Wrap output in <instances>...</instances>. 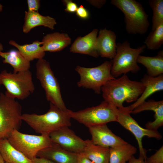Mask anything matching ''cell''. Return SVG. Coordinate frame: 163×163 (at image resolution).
<instances>
[{
	"instance_id": "1",
	"label": "cell",
	"mask_w": 163,
	"mask_h": 163,
	"mask_svg": "<svg viewBox=\"0 0 163 163\" xmlns=\"http://www.w3.org/2000/svg\"><path fill=\"white\" fill-rule=\"evenodd\" d=\"M145 88L141 81L131 80L126 74L110 80L101 88L104 101L118 109L124 106V102H135Z\"/></svg>"
},
{
	"instance_id": "2",
	"label": "cell",
	"mask_w": 163,
	"mask_h": 163,
	"mask_svg": "<svg viewBox=\"0 0 163 163\" xmlns=\"http://www.w3.org/2000/svg\"><path fill=\"white\" fill-rule=\"evenodd\" d=\"M67 111L50 103V108L44 114L25 113L22 114L21 118L37 133L49 135L62 127L71 125V118Z\"/></svg>"
},
{
	"instance_id": "3",
	"label": "cell",
	"mask_w": 163,
	"mask_h": 163,
	"mask_svg": "<svg viewBox=\"0 0 163 163\" xmlns=\"http://www.w3.org/2000/svg\"><path fill=\"white\" fill-rule=\"evenodd\" d=\"M111 3L123 14L128 34H143L148 31L149 15L140 2L135 0H112Z\"/></svg>"
},
{
	"instance_id": "4",
	"label": "cell",
	"mask_w": 163,
	"mask_h": 163,
	"mask_svg": "<svg viewBox=\"0 0 163 163\" xmlns=\"http://www.w3.org/2000/svg\"><path fill=\"white\" fill-rule=\"evenodd\" d=\"M115 56L111 61V73L116 78L122 74H126L131 72L136 73L140 70L138 64L137 58L146 48L145 45L136 48H132L129 43L126 40L122 43H117Z\"/></svg>"
},
{
	"instance_id": "5",
	"label": "cell",
	"mask_w": 163,
	"mask_h": 163,
	"mask_svg": "<svg viewBox=\"0 0 163 163\" xmlns=\"http://www.w3.org/2000/svg\"><path fill=\"white\" fill-rule=\"evenodd\" d=\"M0 85L5 87V93L8 95L21 100L28 97L35 89L29 70L17 73L3 70L0 73Z\"/></svg>"
},
{
	"instance_id": "6",
	"label": "cell",
	"mask_w": 163,
	"mask_h": 163,
	"mask_svg": "<svg viewBox=\"0 0 163 163\" xmlns=\"http://www.w3.org/2000/svg\"><path fill=\"white\" fill-rule=\"evenodd\" d=\"M22 107L15 99L0 93V140L7 139L21 126Z\"/></svg>"
},
{
	"instance_id": "7",
	"label": "cell",
	"mask_w": 163,
	"mask_h": 163,
	"mask_svg": "<svg viewBox=\"0 0 163 163\" xmlns=\"http://www.w3.org/2000/svg\"><path fill=\"white\" fill-rule=\"evenodd\" d=\"M36 66V77L45 91L47 101L60 110L67 111L68 109L62 99L59 83L50 63L41 59L38 60Z\"/></svg>"
},
{
	"instance_id": "8",
	"label": "cell",
	"mask_w": 163,
	"mask_h": 163,
	"mask_svg": "<svg viewBox=\"0 0 163 163\" xmlns=\"http://www.w3.org/2000/svg\"><path fill=\"white\" fill-rule=\"evenodd\" d=\"M111 61H108L94 67L77 66L75 70L80 76L78 86L92 89L96 93L100 94L102 86L108 81L115 78L111 74Z\"/></svg>"
},
{
	"instance_id": "9",
	"label": "cell",
	"mask_w": 163,
	"mask_h": 163,
	"mask_svg": "<svg viewBox=\"0 0 163 163\" xmlns=\"http://www.w3.org/2000/svg\"><path fill=\"white\" fill-rule=\"evenodd\" d=\"M67 113L72 118L88 127L117 121L113 107L105 101L99 105L76 112L68 109Z\"/></svg>"
},
{
	"instance_id": "10",
	"label": "cell",
	"mask_w": 163,
	"mask_h": 163,
	"mask_svg": "<svg viewBox=\"0 0 163 163\" xmlns=\"http://www.w3.org/2000/svg\"><path fill=\"white\" fill-rule=\"evenodd\" d=\"M7 139L12 146L31 160L36 157L39 151L53 143L48 135H30L18 130L13 131Z\"/></svg>"
},
{
	"instance_id": "11",
	"label": "cell",
	"mask_w": 163,
	"mask_h": 163,
	"mask_svg": "<svg viewBox=\"0 0 163 163\" xmlns=\"http://www.w3.org/2000/svg\"><path fill=\"white\" fill-rule=\"evenodd\" d=\"M112 107L117 116V122L134 135L139 146V157L145 161L147 158V151L143 146V138L144 136H147L159 140L162 138L161 135L157 130H152L141 127L131 116L130 112L126 109L125 107L121 109Z\"/></svg>"
},
{
	"instance_id": "12",
	"label": "cell",
	"mask_w": 163,
	"mask_h": 163,
	"mask_svg": "<svg viewBox=\"0 0 163 163\" xmlns=\"http://www.w3.org/2000/svg\"><path fill=\"white\" fill-rule=\"evenodd\" d=\"M68 126H64L50 133L49 136L53 143L64 149L76 154L83 152L86 144Z\"/></svg>"
},
{
	"instance_id": "13",
	"label": "cell",
	"mask_w": 163,
	"mask_h": 163,
	"mask_svg": "<svg viewBox=\"0 0 163 163\" xmlns=\"http://www.w3.org/2000/svg\"><path fill=\"white\" fill-rule=\"evenodd\" d=\"M88 128L91 136V140L95 145L110 148L127 143L114 134L107 124L94 125Z\"/></svg>"
},
{
	"instance_id": "14",
	"label": "cell",
	"mask_w": 163,
	"mask_h": 163,
	"mask_svg": "<svg viewBox=\"0 0 163 163\" xmlns=\"http://www.w3.org/2000/svg\"><path fill=\"white\" fill-rule=\"evenodd\" d=\"M97 29L83 37H77L71 45L70 51L89 55L97 58L99 56L97 47Z\"/></svg>"
},
{
	"instance_id": "15",
	"label": "cell",
	"mask_w": 163,
	"mask_h": 163,
	"mask_svg": "<svg viewBox=\"0 0 163 163\" xmlns=\"http://www.w3.org/2000/svg\"><path fill=\"white\" fill-rule=\"evenodd\" d=\"M117 36L114 32L105 28L100 29L97 37V47L99 56L112 59L116 55Z\"/></svg>"
},
{
	"instance_id": "16",
	"label": "cell",
	"mask_w": 163,
	"mask_h": 163,
	"mask_svg": "<svg viewBox=\"0 0 163 163\" xmlns=\"http://www.w3.org/2000/svg\"><path fill=\"white\" fill-rule=\"evenodd\" d=\"M78 154L72 152L53 142L50 146L39 151L36 157L48 158L55 163H76Z\"/></svg>"
},
{
	"instance_id": "17",
	"label": "cell",
	"mask_w": 163,
	"mask_h": 163,
	"mask_svg": "<svg viewBox=\"0 0 163 163\" xmlns=\"http://www.w3.org/2000/svg\"><path fill=\"white\" fill-rule=\"evenodd\" d=\"M147 110L154 112L155 120L147 123L145 124L146 128L157 130L163 125V101H157L151 100L145 101L133 109L131 113L135 114Z\"/></svg>"
},
{
	"instance_id": "18",
	"label": "cell",
	"mask_w": 163,
	"mask_h": 163,
	"mask_svg": "<svg viewBox=\"0 0 163 163\" xmlns=\"http://www.w3.org/2000/svg\"><path fill=\"white\" fill-rule=\"evenodd\" d=\"M144 84L145 88L140 96L133 104L125 107V109L130 113L135 108L145 101L152 94L163 90V74L155 77H151L147 74L144 75L141 81Z\"/></svg>"
},
{
	"instance_id": "19",
	"label": "cell",
	"mask_w": 163,
	"mask_h": 163,
	"mask_svg": "<svg viewBox=\"0 0 163 163\" xmlns=\"http://www.w3.org/2000/svg\"><path fill=\"white\" fill-rule=\"evenodd\" d=\"M56 24V19L49 16L42 15L38 11H25L22 30L24 33L27 34L34 28L39 26L53 30Z\"/></svg>"
},
{
	"instance_id": "20",
	"label": "cell",
	"mask_w": 163,
	"mask_h": 163,
	"mask_svg": "<svg viewBox=\"0 0 163 163\" xmlns=\"http://www.w3.org/2000/svg\"><path fill=\"white\" fill-rule=\"evenodd\" d=\"M41 42L45 52H55L62 50L70 45L71 39L67 34L56 32L46 35Z\"/></svg>"
},
{
	"instance_id": "21",
	"label": "cell",
	"mask_w": 163,
	"mask_h": 163,
	"mask_svg": "<svg viewBox=\"0 0 163 163\" xmlns=\"http://www.w3.org/2000/svg\"><path fill=\"white\" fill-rule=\"evenodd\" d=\"M9 44L15 47L21 54L30 62L35 59H43L45 55L43 50L41 41L36 40L31 44L20 45L13 40H11Z\"/></svg>"
},
{
	"instance_id": "22",
	"label": "cell",
	"mask_w": 163,
	"mask_h": 163,
	"mask_svg": "<svg viewBox=\"0 0 163 163\" xmlns=\"http://www.w3.org/2000/svg\"><path fill=\"white\" fill-rule=\"evenodd\" d=\"M138 63H140L146 69L148 75L153 77L163 74V51L158 52L154 56L139 55L137 58Z\"/></svg>"
},
{
	"instance_id": "23",
	"label": "cell",
	"mask_w": 163,
	"mask_h": 163,
	"mask_svg": "<svg viewBox=\"0 0 163 163\" xmlns=\"http://www.w3.org/2000/svg\"><path fill=\"white\" fill-rule=\"evenodd\" d=\"M0 153L5 162L32 163L31 160L12 146L7 139L0 140Z\"/></svg>"
},
{
	"instance_id": "24",
	"label": "cell",
	"mask_w": 163,
	"mask_h": 163,
	"mask_svg": "<svg viewBox=\"0 0 163 163\" xmlns=\"http://www.w3.org/2000/svg\"><path fill=\"white\" fill-rule=\"evenodd\" d=\"M0 56L4 63L10 65L13 69V72L17 73L29 70L30 62L18 50H12L1 52Z\"/></svg>"
},
{
	"instance_id": "25",
	"label": "cell",
	"mask_w": 163,
	"mask_h": 163,
	"mask_svg": "<svg viewBox=\"0 0 163 163\" xmlns=\"http://www.w3.org/2000/svg\"><path fill=\"white\" fill-rule=\"evenodd\" d=\"M83 153L94 163H109L110 148L93 144L91 140H85Z\"/></svg>"
},
{
	"instance_id": "26",
	"label": "cell",
	"mask_w": 163,
	"mask_h": 163,
	"mask_svg": "<svg viewBox=\"0 0 163 163\" xmlns=\"http://www.w3.org/2000/svg\"><path fill=\"white\" fill-rule=\"evenodd\" d=\"M136 152V148L128 142L110 148L109 163H126Z\"/></svg>"
},
{
	"instance_id": "27",
	"label": "cell",
	"mask_w": 163,
	"mask_h": 163,
	"mask_svg": "<svg viewBox=\"0 0 163 163\" xmlns=\"http://www.w3.org/2000/svg\"><path fill=\"white\" fill-rule=\"evenodd\" d=\"M144 43L149 50H158L161 47L163 44V23L149 32Z\"/></svg>"
},
{
	"instance_id": "28",
	"label": "cell",
	"mask_w": 163,
	"mask_h": 163,
	"mask_svg": "<svg viewBox=\"0 0 163 163\" xmlns=\"http://www.w3.org/2000/svg\"><path fill=\"white\" fill-rule=\"evenodd\" d=\"M149 4L153 11L152 30L163 23V0H150Z\"/></svg>"
},
{
	"instance_id": "29",
	"label": "cell",
	"mask_w": 163,
	"mask_h": 163,
	"mask_svg": "<svg viewBox=\"0 0 163 163\" xmlns=\"http://www.w3.org/2000/svg\"><path fill=\"white\" fill-rule=\"evenodd\" d=\"M146 163H163V146H162L156 152L145 161Z\"/></svg>"
},
{
	"instance_id": "30",
	"label": "cell",
	"mask_w": 163,
	"mask_h": 163,
	"mask_svg": "<svg viewBox=\"0 0 163 163\" xmlns=\"http://www.w3.org/2000/svg\"><path fill=\"white\" fill-rule=\"evenodd\" d=\"M64 4L66 6L65 10L66 11L71 13L75 12L78 8L77 4L70 0L62 1Z\"/></svg>"
},
{
	"instance_id": "31",
	"label": "cell",
	"mask_w": 163,
	"mask_h": 163,
	"mask_svg": "<svg viewBox=\"0 0 163 163\" xmlns=\"http://www.w3.org/2000/svg\"><path fill=\"white\" fill-rule=\"evenodd\" d=\"M28 11L38 12L40 6L39 0H27Z\"/></svg>"
},
{
	"instance_id": "32",
	"label": "cell",
	"mask_w": 163,
	"mask_h": 163,
	"mask_svg": "<svg viewBox=\"0 0 163 163\" xmlns=\"http://www.w3.org/2000/svg\"><path fill=\"white\" fill-rule=\"evenodd\" d=\"M75 13L78 17L84 20L88 19L90 15L88 11L82 5H81L79 7H78Z\"/></svg>"
},
{
	"instance_id": "33",
	"label": "cell",
	"mask_w": 163,
	"mask_h": 163,
	"mask_svg": "<svg viewBox=\"0 0 163 163\" xmlns=\"http://www.w3.org/2000/svg\"><path fill=\"white\" fill-rule=\"evenodd\" d=\"M76 163H94L82 152L78 154Z\"/></svg>"
},
{
	"instance_id": "34",
	"label": "cell",
	"mask_w": 163,
	"mask_h": 163,
	"mask_svg": "<svg viewBox=\"0 0 163 163\" xmlns=\"http://www.w3.org/2000/svg\"><path fill=\"white\" fill-rule=\"evenodd\" d=\"M90 4L98 8H101L107 2L106 0H87Z\"/></svg>"
},
{
	"instance_id": "35",
	"label": "cell",
	"mask_w": 163,
	"mask_h": 163,
	"mask_svg": "<svg viewBox=\"0 0 163 163\" xmlns=\"http://www.w3.org/2000/svg\"><path fill=\"white\" fill-rule=\"evenodd\" d=\"M32 163H55L48 158L36 157L31 160Z\"/></svg>"
},
{
	"instance_id": "36",
	"label": "cell",
	"mask_w": 163,
	"mask_h": 163,
	"mask_svg": "<svg viewBox=\"0 0 163 163\" xmlns=\"http://www.w3.org/2000/svg\"><path fill=\"white\" fill-rule=\"evenodd\" d=\"M128 163H146L145 160L139 157L136 158L134 156H132L128 161Z\"/></svg>"
},
{
	"instance_id": "37",
	"label": "cell",
	"mask_w": 163,
	"mask_h": 163,
	"mask_svg": "<svg viewBox=\"0 0 163 163\" xmlns=\"http://www.w3.org/2000/svg\"><path fill=\"white\" fill-rule=\"evenodd\" d=\"M5 161L0 153V163H5Z\"/></svg>"
},
{
	"instance_id": "38",
	"label": "cell",
	"mask_w": 163,
	"mask_h": 163,
	"mask_svg": "<svg viewBox=\"0 0 163 163\" xmlns=\"http://www.w3.org/2000/svg\"><path fill=\"white\" fill-rule=\"evenodd\" d=\"M3 50V45L0 42V55L1 52Z\"/></svg>"
},
{
	"instance_id": "39",
	"label": "cell",
	"mask_w": 163,
	"mask_h": 163,
	"mask_svg": "<svg viewBox=\"0 0 163 163\" xmlns=\"http://www.w3.org/2000/svg\"><path fill=\"white\" fill-rule=\"evenodd\" d=\"M3 9V6L0 3V12L2 11Z\"/></svg>"
},
{
	"instance_id": "40",
	"label": "cell",
	"mask_w": 163,
	"mask_h": 163,
	"mask_svg": "<svg viewBox=\"0 0 163 163\" xmlns=\"http://www.w3.org/2000/svg\"><path fill=\"white\" fill-rule=\"evenodd\" d=\"M5 163H8L5 162Z\"/></svg>"
}]
</instances>
